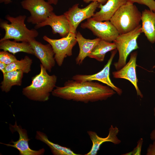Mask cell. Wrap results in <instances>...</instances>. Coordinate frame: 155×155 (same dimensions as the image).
<instances>
[{"mask_svg":"<svg viewBox=\"0 0 155 155\" xmlns=\"http://www.w3.org/2000/svg\"><path fill=\"white\" fill-rule=\"evenodd\" d=\"M83 29L91 30L98 38L108 42H113L119 34L110 21L104 22L97 21L92 17L88 18L80 26Z\"/></svg>","mask_w":155,"mask_h":155,"instance_id":"obj_9","label":"cell"},{"mask_svg":"<svg viewBox=\"0 0 155 155\" xmlns=\"http://www.w3.org/2000/svg\"><path fill=\"white\" fill-rule=\"evenodd\" d=\"M119 130L116 126L114 127L112 125L109 129L108 136L105 137H99L97 133L92 131H88L87 133L92 142V146L90 151L85 155H96L100 149L101 145L104 143L110 142L115 145L119 144L121 141L117 137Z\"/></svg>","mask_w":155,"mask_h":155,"instance_id":"obj_15","label":"cell"},{"mask_svg":"<svg viewBox=\"0 0 155 155\" xmlns=\"http://www.w3.org/2000/svg\"><path fill=\"white\" fill-rule=\"evenodd\" d=\"M141 21L142 33L150 43H155V12L145 9L142 12Z\"/></svg>","mask_w":155,"mask_h":155,"instance_id":"obj_18","label":"cell"},{"mask_svg":"<svg viewBox=\"0 0 155 155\" xmlns=\"http://www.w3.org/2000/svg\"><path fill=\"white\" fill-rule=\"evenodd\" d=\"M32 60L27 56L20 60H17L7 65L5 73L11 71L19 70L24 73H28L31 71Z\"/></svg>","mask_w":155,"mask_h":155,"instance_id":"obj_23","label":"cell"},{"mask_svg":"<svg viewBox=\"0 0 155 155\" xmlns=\"http://www.w3.org/2000/svg\"><path fill=\"white\" fill-rule=\"evenodd\" d=\"M116 49V45L113 42L112 43L101 39L88 57L99 62H102L107 53Z\"/></svg>","mask_w":155,"mask_h":155,"instance_id":"obj_22","label":"cell"},{"mask_svg":"<svg viewBox=\"0 0 155 155\" xmlns=\"http://www.w3.org/2000/svg\"><path fill=\"white\" fill-rule=\"evenodd\" d=\"M127 2V0H108L104 4L100 3L98 8L100 10L92 18L98 21H109L118 9Z\"/></svg>","mask_w":155,"mask_h":155,"instance_id":"obj_16","label":"cell"},{"mask_svg":"<svg viewBox=\"0 0 155 155\" xmlns=\"http://www.w3.org/2000/svg\"><path fill=\"white\" fill-rule=\"evenodd\" d=\"M116 92L108 86L93 81L79 82L72 79L63 86H56L52 95L63 99L85 103L106 100Z\"/></svg>","mask_w":155,"mask_h":155,"instance_id":"obj_1","label":"cell"},{"mask_svg":"<svg viewBox=\"0 0 155 155\" xmlns=\"http://www.w3.org/2000/svg\"><path fill=\"white\" fill-rule=\"evenodd\" d=\"M47 25L51 27L53 34L58 33L62 37L67 36L70 31L69 22L64 14L58 16L53 12L44 21L36 24L34 28L37 29Z\"/></svg>","mask_w":155,"mask_h":155,"instance_id":"obj_14","label":"cell"},{"mask_svg":"<svg viewBox=\"0 0 155 155\" xmlns=\"http://www.w3.org/2000/svg\"><path fill=\"white\" fill-rule=\"evenodd\" d=\"M35 138L45 144L50 148L54 155H79L74 153L71 149L55 144L49 140L47 135L43 132H36Z\"/></svg>","mask_w":155,"mask_h":155,"instance_id":"obj_21","label":"cell"},{"mask_svg":"<svg viewBox=\"0 0 155 155\" xmlns=\"http://www.w3.org/2000/svg\"><path fill=\"white\" fill-rule=\"evenodd\" d=\"M0 49L7 51L14 55L16 53L23 52L34 55V51L29 42H18L6 40L0 41Z\"/></svg>","mask_w":155,"mask_h":155,"instance_id":"obj_20","label":"cell"},{"mask_svg":"<svg viewBox=\"0 0 155 155\" xmlns=\"http://www.w3.org/2000/svg\"><path fill=\"white\" fill-rule=\"evenodd\" d=\"M137 55V51L132 53L129 62L120 69L113 72L112 74L115 78H123L129 81L134 86L137 95L142 98L143 96L138 86V80L136 72Z\"/></svg>","mask_w":155,"mask_h":155,"instance_id":"obj_13","label":"cell"},{"mask_svg":"<svg viewBox=\"0 0 155 155\" xmlns=\"http://www.w3.org/2000/svg\"><path fill=\"white\" fill-rule=\"evenodd\" d=\"M17 60L14 55L10 53L7 51H3L0 52V62L7 65Z\"/></svg>","mask_w":155,"mask_h":155,"instance_id":"obj_24","label":"cell"},{"mask_svg":"<svg viewBox=\"0 0 155 155\" xmlns=\"http://www.w3.org/2000/svg\"><path fill=\"white\" fill-rule=\"evenodd\" d=\"M58 0H48L47 2L50 4L56 5L57 4Z\"/></svg>","mask_w":155,"mask_h":155,"instance_id":"obj_31","label":"cell"},{"mask_svg":"<svg viewBox=\"0 0 155 155\" xmlns=\"http://www.w3.org/2000/svg\"><path fill=\"white\" fill-rule=\"evenodd\" d=\"M142 33L141 25L140 24L130 32L119 34L113 42L119 54L118 61L113 64L117 70L120 69L124 66L129 55L133 51L139 48L137 40Z\"/></svg>","mask_w":155,"mask_h":155,"instance_id":"obj_5","label":"cell"},{"mask_svg":"<svg viewBox=\"0 0 155 155\" xmlns=\"http://www.w3.org/2000/svg\"><path fill=\"white\" fill-rule=\"evenodd\" d=\"M128 2L133 4L135 3L144 5L147 6L151 10L155 12V1L154 0H127Z\"/></svg>","mask_w":155,"mask_h":155,"instance_id":"obj_25","label":"cell"},{"mask_svg":"<svg viewBox=\"0 0 155 155\" xmlns=\"http://www.w3.org/2000/svg\"><path fill=\"white\" fill-rule=\"evenodd\" d=\"M117 50L116 49L111 52V54L106 64L99 72L92 75L76 74L71 79L79 82L96 80L100 82L109 86L119 95L122 93V89L116 86L111 82L110 78V70L113 60Z\"/></svg>","mask_w":155,"mask_h":155,"instance_id":"obj_10","label":"cell"},{"mask_svg":"<svg viewBox=\"0 0 155 155\" xmlns=\"http://www.w3.org/2000/svg\"><path fill=\"white\" fill-rule=\"evenodd\" d=\"M76 38L78 44L79 52L75 59V62L77 64L80 65L85 59L88 57L101 39L98 38L93 39L85 38L79 32L76 33Z\"/></svg>","mask_w":155,"mask_h":155,"instance_id":"obj_17","label":"cell"},{"mask_svg":"<svg viewBox=\"0 0 155 155\" xmlns=\"http://www.w3.org/2000/svg\"><path fill=\"white\" fill-rule=\"evenodd\" d=\"M154 115L155 117V106L154 109Z\"/></svg>","mask_w":155,"mask_h":155,"instance_id":"obj_33","label":"cell"},{"mask_svg":"<svg viewBox=\"0 0 155 155\" xmlns=\"http://www.w3.org/2000/svg\"><path fill=\"white\" fill-rule=\"evenodd\" d=\"M11 2V0H0V3H4L5 4H9Z\"/></svg>","mask_w":155,"mask_h":155,"instance_id":"obj_32","label":"cell"},{"mask_svg":"<svg viewBox=\"0 0 155 155\" xmlns=\"http://www.w3.org/2000/svg\"><path fill=\"white\" fill-rule=\"evenodd\" d=\"M76 34L69 33L66 36L59 39H53L44 36L43 39L52 46L57 65L61 66L65 58L72 55V50L77 42Z\"/></svg>","mask_w":155,"mask_h":155,"instance_id":"obj_6","label":"cell"},{"mask_svg":"<svg viewBox=\"0 0 155 155\" xmlns=\"http://www.w3.org/2000/svg\"><path fill=\"white\" fill-rule=\"evenodd\" d=\"M9 129L12 133L15 131L18 132L19 139L16 141H12L11 142L13 144L1 142V144L16 148L19 151L20 155H41L44 154L45 150L44 148L34 150L30 148L28 144L30 139L28 138L27 131L23 129L20 125H18L16 121L14 125L9 124Z\"/></svg>","mask_w":155,"mask_h":155,"instance_id":"obj_11","label":"cell"},{"mask_svg":"<svg viewBox=\"0 0 155 155\" xmlns=\"http://www.w3.org/2000/svg\"><path fill=\"white\" fill-rule=\"evenodd\" d=\"M21 4L24 9L30 12V15L27 21L33 24L44 21L53 12L51 4L44 0H24Z\"/></svg>","mask_w":155,"mask_h":155,"instance_id":"obj_7","label":"cell"},{"mask_svg":"<svg viewBox=\"0 0 155 155\" xmlns=\"http://www.w3.org/2000/svg\"><path fill=\"white\" fill-rule=\"evenodd\" d=\"M146 155H155V140L152 144H150L147 150Z\"/></svg>","mask_w":155,"mask_h":155,"instance_id":"obj_27","label":"cell"},{"mask_svg":"<svg viewBox=\"0 0 155 155\" xmlns=\"http://www.w3.org/2000/svg\"><path fill=\"white\" fill-rule=\"evenodd\" d=\"M23 74L22 71L19 70L6 72L3 74V80L0 86L1 91L7 93L13 86H21Z\"/></svg>","mask_w":155,"mask_h":155,"instance_id":"obj_19","label":"cell"},{"mask_svg":"<svg viewBox=\"0 0 155 155\" xmlns=\"http://www.w3.org/2000/svg\"><path fill=\"white\" fill-rule=\"evenodd\" d=\"M143 140L142 138H140L137 142V145L133 150L131 152V155H140L142 147Z\"/></svg>","mask_w":155,"mask_h":155,"instance_id":"obj_26","label":"cell"},{"mask_svg":"<svg viewBox=\"0 0 155 155\" xmlns=\"http://www.w3.org/2000/svg\"><path fill=\"white\" fill-rule=\"evenodd\" d=\"M155 67V65L153 66V68H154Z\"/></svg>","mask_w":155,"mask_h":155,"instance_id":"obj_34","label":"cell"},{"mask_svg":"<svg viewBox=\"0 0 155 155\" xmlns=\"http://www.w3.org/2000/svg\"><path fill=\"white\" fill-rule=\"evenodd\" d=\"M26 18L24 15L16 17L7 15L5 18L10 23L8 24L6 21L0 22V27L5 30V34L0 41L13 39L16 42H29L31 39H35L38 36V33L35 29L29 30L27 28L25 24Z\"/></svg>","mask_w":155,"mask_h":155,"instance_id":"obj_3","label":"cell"},{"mask_svg":"<svg viewBox=\"0 0 155 155\" xmlns=\"http://www.w3.org/2000/svg\"><path fill=\"white\" fill-rule=\"evenodd\" d=\"M142 13L137 6L128 2L120 7L109 20L119 34L130 32L136 28L141 21Z\"/></svg>","mask_w":155,"mask_h":155,"instance_id":"obj_4","label":"cell"},{"mask_svg":"<svg viewBox=\"0 0 155 155\" xmlns=\"http://www.w3.org/2000/svg\"><path fill=\"white\" fill-rule=\"evenodd\" d=\"M7 65L5 63L0 62V70L3 74L5 73V69Z\"/></svg>","mask_w":155,"mask_h":155,"instance_id":"obj_29","label":"cell"},{"mask_svg":"<svg viewBox=\"0 0 155 155\" xmlns=\"http://www.w3.org/2000/svg\"><path fill=\"white\" fill-rule=\"evenodd\" d=\"M150 138L152 141L155 140V128L150 133Z\"/></svg>","mask_w":155,"mask_h":155,"instance_id":"obj_30","label":"cell"},{"mask_svg":"<svg viewBox=\"0 0 155 155\" xmlns=\"http://www.w3.org/2000/svg\"><path fill=\"white\" fill-rule=\"evenodd\" d=\"M99 4L96 1L92 2L85 7L81 8L78 7L79 4L77 3L65 12L63 14L66 16L70 26L69 33L76 34V30L80 23L86 19L92 17Z\"/></svg>","mask_w":155,"mask_h":155,"instance_id":"obj_8","label":"cell"},{"mask_svg":"<svg viewBox=\"0 0 155 155\" xmlns=\"http://www.w3.org/2000/svg\"><path fill=\"white\" fill-rule=\"evenodd\" d=\"M29 43L34 51V55L46 70L51 72L56 63L55 53L51 45L49 43L43 44L35 39H31Z\"/></svg>","mask_w":155,"mask_h":155,"instance_id":"obj_12","label":"cell"},{"mask_svg":"<svg viewBox=\"0 0 155 155\" xmlns=\"http://www.w3.org/2000/svg\"><path fill=\"white\" fill-rule=\"evenodd\" d=\"M43 66L40 64L39 73L32 78L30 84L23 88V95L34 101L44 102L48 100L55 88L57 80L56 75H49Z\"/></svg>","mask_w":155,"mask_h":155,"instance_id":"obj_2","label":"cell"},{"mask_svg":"<svg viewBox=\"0 0 155 155\" xmlns=\"http://www.w3.org/2000/svg\"><path fill=\"white\" fill-rule=\"evenodd\" d=\"M82 1L86 3H89L90 1H96L99 3L104 4L106 3L108 0H82Z\"/></svg>","mask_w":155,"mask_h":155,"instance_id":"obj_28","label":"cell"}]
</instances>
